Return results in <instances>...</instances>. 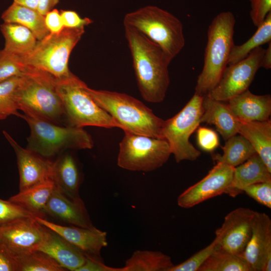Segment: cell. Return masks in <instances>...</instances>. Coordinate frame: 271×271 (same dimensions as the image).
Listing matches in <instances>:
<instances>
[{"label":"cell","mask_w":271,"mask_h":271,"mask_svg":"<svg viewBox=\"0 0 271 271\" xmlns=\"http://www.w3.org/2000/svg\"><path fill=\"white\" fill-rule=\"evenodd\" d=\"M124 27L140 92L147 101L161 102L170 84V63L157 44L136 29Z\"/></svg>","instance_id":"obj_1"},{"label":"cell","mask_w":271,"mask_h":271,"mask_svg":"<svg viewBox=\"0 0 271 271\" xmlns=\"http://www.w3.org/2000/svg\"><path fill=\"white\" fill-rule=\"evenodd\" d=\"M83 88L93 100L119 124L123 131L163 139L164 120L156 115L141 101L125 93L95 90L86 84Z\"/></svg>","instance_id":"obj_2"},{"label":"cell","mask_w":271,"mask_h":271,"mask_svg":"<svg viewBox=\"0 0 271 271\" xmlns=\"http://www.w3.org/2000/svg\"><path fill=\"white\" fill-rule=\"evenodd\" d=\"M19 110L53 123L67 126L55 78L44 71L27 66L17 89Z\"/></svg>","instance_id":"obj_3"},{"label":"cell","mask_w":271,"mask_h":271,"mask_svg":"<svg viewBox=\"0 0 271 271\" xmlns=\"http://www.w3.org/2000/svg\"><path fill=\"white\" fill-rule=\"evenodd\" d=\"M235 21L232 13L222 12L214 18L209 26L203 67L198 77L195 93L204 96L220 81L234 45Z\"/></svg>","instance_id":"obj_4"},{"label":"cell","mask_w":271,"mask_h":271,"mask_svg":"<svg viewBox=\"0 0 271 271\" xmlns=\"http://www.w3.org/2000/svg\"><path fill=\"white\" fill-rule=\"evenodd\" d=\"M29 125L27 149L46 158L68 150L91 149L94 143L83 127L59 125L28 113L19 116Z\"/></svg>","instance_id":"obj_5"},{"label":"cell","mask_w":271,"mask_h":271,"mask_svg":"<svg viewBox=\"0 0 271 271\" xmlns=\"http://www.w3.org/2000/svg\"><path fill=\"white\" fill-rule=\"evenodd\" d=\"M123 25L136 29L157 44L170 63L185 44L182 22L157 6H147L127 13Z\"/></svg>","instance_id":"obj_6"},{"label":"cell","mask_w":271,"mask_h":271,"mask_svg":"<svg viewBox=\"0 0 271 271\" xmlns=\"http://www.w3.org/2000/svg\"><path fill=\"white\" fill-rule=\"evenodd\" d=\"M84 32V28H65L59 33H49L38 41L30 53L18 56L26 66L44 71L56 79L71 77L74 74L68 67L69 59Z\"/></svg>","instance_id":"obj_7"},{"label":"cell","mask_w":271,"mask_h":271,"mask_svg":"<svg viewBox=\"0 0 271 271\" xmlns=\"http://www.w3.org/2000/svg\"><path fill=\"white\" fill-rule=\"evenodd\" d=\"M55 83L68 126L121 128L119 124L85 91L83 87L86 84L74 74L66 78H55Z\"/></svg>","instance_id":"obj_8"},{"label":"cell","mask_w":271,"mask_h":271,"mask_svg":"<svg viewBox=\"0 0 271 271\" xmlns=\"http://www.w3.org/2000/svg\"><path fill=\"white\" fill-rule=\"evenodd\" d=\"M203 97L195 93L178 113L164 121L162 138L168 143L177 163L184 160L195 161L201 154L189 139L201 123Z\"/></svg>","instance_id":"obj_9"},{"label":"cell","mask_w":271,"mask_h":271,"mask_svg":"<svg viewBox=\"0 0 271 271\" xmlns=\"http://www.w3.org/2000/svg\"><path fill=\"white\" fill-rule=\"evenodd\" d=\"M120 142L117 165L132 171L151 172L164 165L172 154L168 143L163 139L124 131Z\"/></svg>","instance_id":"obj_10"},{"label":"cell","mask_w":271,"mask_h":271,"mask_svg":"<svg viewBox=\"0 0 271 271\" xmlns=\"http://www.w3.org/2000/svg\"><path fill=\"white\" fill-rule=\"evenodd\" d=\"M264 51L262 47H258L241 61L227 65L218 83L206 95L224 102L248 89L260 67Z\"/></svg>","instance_id":"obj_11"},{"label":"cell","mask_w":271,"mask_h":271,"mask_svg":"<svg viewBox=\"0 0 271 271\" xmlns=\"http://www.w3.org/2000/svg\"><path fill=\"white\" fill-rule=\"evenodd\" d=\"M254 212L250 208L239 207L228 213L215 231L217 246L242 256L251 237Z\"/></svg>","instance_id":"obj_12"},{"label":"cell","mask_w":271,"mask_h":271,"mask_svg":"<svg viewBox=\"0 0 271 271\" xmlns=\"http://www.w3.org/2000/svg\"><path fill=\"white\" fill-rule=\"evenodd\" d=\"M234 168L217 162L205 177L178 196V205L183 208H190L226 193L232 181Z\"/></svg>","instance_id":"obj_13"},{"label":"cell","mask_w":271,"mask_h":271,"mask_svg":"<svg viewBox=\"0 0 271 271\" xmlns=\"http://www.w3.org/2000/svg\"><path fill=\"white\" fill-rule=\"evenodd\" d=\"M6 139L15 151L20 176L19 192L53 181V162L22 147L7 131Z\"/></svg>","instance_id":"obj_14"},{"label":"cell","mask_w":271,"mask_h":271,"mask_svg":"<svg viewBox=\"0 0 271 271\" xmlns=\"http://www.w3.org/2000/svg\"><path fill=\"white\" fill-rule=\"evenodd\" d=\"M253 271L271 270V219L255 211L250 238L242 255Z\"/></svg>","instance_id":"obj_15"},{"label":"cell","mask_w":271,"mask_h":271,"mask_svg":"<svg viewBox=\"0 0 271 271\" xmlns=\"http://www.w3.org/2000/svg\"><path fill=\"white\" fill-rule=\"evenodd\" d=\"M45 226L35 218L19 220L0 226V246L13 256L35 250L42 241Z\"/></svg>","instance_id":"obj_16"},{"label":"cell","mask_w":271,"mask_h":271,"mask_svg":"<svg viewBox=\"0 0 271 271\" xmlns=\"http://www.w3.org/2000/svg\"><path fill=\"white\" fill-rule=\"evenodd\" d=\"M40 224L55 231L76 247L85 256L101 258V249L108 245L107 233L95 227L84 228L74 225H63L36 217Z\"/></svg>","instance_id":"obj_17"},{"label":"cell","mask_w":271,"mask_h":271,"mask_svg":"<svg viewBox=\"0 0 271 271\" xmlns=\"http://www.w3.org/2000/svg\"><path fill=\"white\" fill-rule=\"evenodd\" d=\"M50 216L69 225L84 227H94L83 200L72 199L58 190L56 186L44 210Z\"/></svg>","instance_id":"obj_18"},{"label":"cell","mask_w":271,"mask_h":271,"mask_svg":"<svg viewBox=\"0 0 271 271\" xmlns=\"http://www.w3.org/2000/svg\"><path fill=\"white\" fill-rule=\"evenodd\" d=\"M35 250L47 253L66 270L76 271L85 259L78 249L45 226L43 239Z\"/></svg>","instance_id":"obj_19"},{"label":"cell","mask_w":271,"mask_h":271,"mask_svg":"<svg viewBox=\"0 0 271 271\" xmlns=\"http://www.w3.org/2000/svg\"><path fill=\"white\" fill-rule=\"evenodd\" d=\"M230 110L240 121H264L269 119L271 114V96L258 95L248 89L228 101Z\"/></svg>","instance_id":"obj_20"},{"label":"cell","mask_w":271,"mask_h":271,"mask_svg":"<svg viewBox=\"0 0 271 271\" xmlns=\"http://www.w3.org/2000/svg\"><path fill=\"white\" fill-rule=\"evenodd\" d=\"M82 173L78 161L70 153H63L53 162V180L57 188L72 199L80 198Z\"/></svg>","instance_id":"obj_21"},{"label":"cell","mask_w":271,"mask_h":271,"mask_svg":"<svg viewBox=\"0 0 271 271\" xmlns=\"http://www.w3.org/2000/svg\"><path fill=\"white\" fill-rule=\"evenodd\" d=\"M204 96L201 122L214 125L225 140L238 133L240 120L233 114L227 103Z\"/></svg>","instance_id":"obj_22"},{"label":"cell","mask_w":271,"mask_h":271,"mask_svg":"<svg viewBox=\"0 0 271 271\" xmlns=\"http://www.w3.org/2000/svg\"><path fill=\"white\" fill-rule=\"evenodd\" d=\"M271 181V172L257 153L243 163L234 168L231 184L226 191L230 196L235 197L243 192L250 185Z\"/></svg>","instance_id":"obj_23"},{"label":"cell","mask_w":271,"mask_h":271,"mask_svg":"<svg viewBox=\"0 0 271 271\" xmlns=\"http://www.w3.org/2000/svg\"><path fill=\"white\" fill-rule=\"evenodd\" d=\"M238 133L244 137L271 172V121H240Z\"/></svg>","instance_id":"obj_24"},{"label":"cell","mask_w":271,"mask_h":271,"mask_svg":"<svg viewBox=\"0 0 271 271\" xmlns=\"http://www.w3.org/2000/svg\"><path fill=\"white\" fill-rule=\"evenodd\" d=\"M1 17L4 22L15 23L28 28L38 40L50 33L45 23V16L38 10L14 2L3 12Z\"/></svg>","instance_id":"obj_25"},{"label":"cell","mask_w":271,"mask_h":271,"mask_svg":"<svg viewBox=\"0 0 271 271\" xmlns=\"http://www.w3.org/2000/svg\"><path fill=\"white\" fill-rule=\"evenodd\" d=\"M1 31L5 39L3 50L19 56L30 53L38 41L29 29L19 24L4 22Z\"/></svg>","instance_id":"obj_26"},{"label":"cell","mask_w":271,"mask_h":271,"mask_svg":"<svg viewBox=\"0 0 271 271\" xmlns=\"http://www.w3.org/2000/svg\"><path fill=\"white\" fill-rule=\"evenodd\" d=\"M56 188L53 181L33 187L11 197L9 200L39 217L45 218V206Z\"/></svg>","instance_id":"obj_27"},{"label":"cell","mask_w":271,"mask_h":271,"mask_svg":"<svg viewBox=\"0 0 271 271\" xmlns=\"http://www.w3.org/2000/svg\"><path fill=\"white\" fill-rule=\"evenodd\" d=\"M173 265L171 257L161 251L137 250L120 271H168Z\"/></svg>","instance_id":"obj_28"},{"label":"cell","mask_w":271,"mask_h":271,"mask_svg":"<svg viewBox=\"0 0 271 271\" xmlns=\"http://www.w3.org/2000/svg\"><path fill=\"white\" fill-rule=\"evenodd\" d=\"M225 141V145L222 147L223 154L213 156V159L216 162L235 167L256 153L250 143L239 133Z\"/></svg>","instance_id":"obj_29"},{"label":"cell","mask_w":271,"mask_h":271,"mask_svg":"<svg viewBox=\"0 0 271 271\" xmlns=\"http://www.w3.org/2000/svg\"><path fill=\"white\" fill-rule=\"evenodd\" d=\"M198 271H253L242 256L216 246Z\"/></svg>","instance_id":"obj_30"},{"label":"cell","mask_w":271,"mask_h":271,"mask_svg":"<svg viewBox=\"0 0 271 271\" xmlns=\"http://www.w3.org/2000/svg\"><path fill=\"white\" fill-rule=\"evenodd\" d=\"M253 35L245 43L232 46L228 60V65L235 64L246 57L254 49L271 41V12L263 22L257 27Z\"/></svg>","instance_id":"obj_31"},{"label":"cell","mask_w":271,"mask_h":271,"mask_svg":"<svg viewBox=\"0 0 271 271\" xmlns=\"http://www.w3.org/2000/svg\"><path fill=\"white\" fill-rule=\"evenodd\" d=\"M18 271H65L56 260L47 253L39 250L25 251L14 256Z\"/></svg>","instance_id":"obj_32"},{"label":"cell","mask_w":271,"mask_h":271,"mask_svg":"<svg viewBox=\"0 0 271 271\" xmlns=\"http://www.w3.org/2000/svg\"><path fill=\"white\" fill-rule=\"evenodd\" d=\"M22 76H14L0 82V120L11 115L19 116L16 94Z\"/></svg>","instance_id":"obj_33"},{"label":"cell","mask_w":271,"mask_h":271,"mask_svg":"<svg viewBox=\"0 0 271 271\" xmlns=\"http://www.w3.org/2000/svg\"><path fill=\"white\" fill-rule=\"evenodd\" d=\"M27 66L16 55L0 50V82L12 77L22 76L25 73Z\"/></svg>","instance_id":"obj_34"},{"label":"cell","mask_w":271,"mask_h":271,"mask_svg":"<svg viewBox=\"0 0 271 271\" xmlns=\"http://www.w3.org/2000/svg\"><path fill=\"white\" fill-rule=\"evenodd\" d=\"M36 217L38 216L9 200L0 199V226L19 220Z\"/></svg>","instance_id":"obj_35"},{"label":"cell","mask_w":271,"mask_h":271,"mask_svg":"<svg viewBox=\"0 0 271 271\" xmlns=\"http://www.w3.org/2000/svg\"><path fill=\"white\" fill-rule=\"evenodd\" d=\"M215 238L207 246L197 251L186 260L172 266L168 271H198L200 267L215 250Z\"/></svg>","instance_id":"obj_36"},{"label":"cell","mask_w":271,"mask_h":271,"mask_svg":"<svg viewBox=\"0 0 271 271\" xmlns=\"http://www.w3.org/2000/svg\"><path fill=\"white\" fill-rule=\"evenodd\" d=\"M243 192L260 204L271 208V181L247 186L243 189Z\"/></svg>","instance_id":"obj_37"},{"label":"cell","mask_w":271,"mask_h":271,"mask_svg":"<svg viewBox=\"0 0 271 271\" xmlns=\"http://www.w3.org/2000/svg\"><path fill=\"white\" fill-rule=\"evenodd\" d=\"M197 142L200 148L207 152H212L219 145V139L216 132L206 127L197 128Z\"/></svg>","instance_id":"obj_38"},{"label":"cell","mask_w":271,"mask_h":271,"mask_svg":"<svg viewBox=\"0 0 271 271\" xmlns=\"http://www.w3.org/2000/svg\"><path fill=\"white\" fill-rule=\"evenodd\" d=\"M249 2L250 18L254 25L257 27L271 12V0H249Z\"/></svg>","instance_id":"obj_39"},{"label":"cell","mask_w":271,"mask_h":271,"mask_svg":"<svg viewBox=\"0 0 271 271\" xmlns=\"http://www.w3.org/2000/svg\"><path fill=\"white\" fill-rule=\"evenodd\" d=\"M63 26L65 28H83L91 24L93 21L88 18H82L76 12L69 10L60 11Z\"/></svg>","instance_id":"obj_40"},{"label":"cell","mask_w":271,"mask_h":271,"mask_svg":"<svg viewBox=\"0 0 271 271\" xmlns=\"http://www.w3.org/2000/svg\"><path fill=\"white\" fill-rule=\"evenodd\" d=\"M76 271H120V268L106 265L102 258L85 256L84 263Z\"/></svg>","instance_id":"obj_41"},{"label":"cell","mask_w":271,"mask_h":271,"mask_svg":"<svg viewBox=\"0 0 271 271\" xmlns=\"http://www.w3.org/2000/svg\"><path fill=\"white\" fill-rule=\"evenodd\" d=\"M45 23L50 33L58 34L65 28L60 12L56 9L45 15Z\"/></svg>","instance_id":"obj_42"},{"label":"cell","mask_w":271,"mask_h":271,"mask_svg":"<svg viewBox=\"0 0 271 271\" xmlns=\"http://www.w3.org/2000/svg\"><path fill=\"white\" fill-rule=\"evenodd\" d=\"M0 271H18V265L14 256L0 246Z\"/></svg>","instance_id":"obj_43"},{"label":"cell","mask_w":271,"mask_h":271,"mask_svg":"<svg viewBox=\"0 0 271 271\" xmlns=\"http://www.w3.org/2000/svg\"><path fill=\"white\" fill-rule=\"evenodd\" d=\"M59 2V0H39L38 11L45 16L48 12L52 10Z\"/></svg>","instance_id":"obj_44"},{"label":"cell","mask_w":271,"mask_h":271,"mask_svg":"<svg viewBox=\"0 0 271 271\" xmlns=\"http://www.w3.org/2000/svg\"><path fill=\"white\" fill-rule=\"evenodd\" d=\"M260 67L266 69L271 68V41L268 43L267 48L265 49L261 61Z\"/></svg>","instance_id":"obj_45"},{"label":"cell","mask_w":271,"mask_h":271,"mask_svg":"<svg viewBox=\"0 0 271 271\" xmlns=\"http://www.w3.org/2000/svg\"><path fill=\"white\" fill-rule=\"evenodd\" d=\"M13 2L35 10H38L39 5V0H14Z\"/></svg>","instance_id":"obj_46"}]
</instances>
